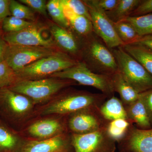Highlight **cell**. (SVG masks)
<instances>
[{
  "mask_svg": "<svg viewBox=\"0 0 152 152\" xmlns=\"http://www.w3.org/2000/svg\"><path fill=\"white\" fill-rule=\"evenodd\" d=\"M67 123L55 119H45L36 122L28 128L29 134L37 140L51 138L67 134Z\"/></svg>",
  "mask_w": 152,
  "mask_h": 152,
  "instance_id": "obj_15",
  "label": "cell"
},
{
  "mask_svg": "<svg viewBox=\"0 0 152 152\" xmlns=\"http://www.w3.org/2000/svg\"><path fill=\"white\" fill-rule=\"evenodd\" d=\"M75 152H115L116 143L108 134L106 128L83 134H71Z\"/></svg>",
  "mask_w": 152,
  "mask_h": 152,
  "instance_id": "obj_8",
  "label": "cell"
},
{
  "mask_svg": "<svg viewBox=\"0 0 152 152\" xmlns=\"http://www.w3.org/2000/svg\"><path fill=\"white\" fill-rule=\"evenodd\" d=\"M20 3L24 4L32 10L38 12L39 13L47 16V3L44 0H20Z\"/></svg>",
  "mask_w": 152,
  "mask_h": 152,
  "instance_id": "obj_32",
  "label": "cell"
},
{
  "mask_svg": "<svg viewBox=\"0 0 152 152\" xmlns=\"http://www.w3.org/2000/svg\"><path fill=\"white\" fill-rule=\"evenodd\" d=\"M124 20L132 25L140 37L152 34V14L140 16H129Z\"/></svg>",
  "mask_w": 152,
  "mask_h": 152,
  "instance_id": "obj_26",
  "label": "cell"
},
{
  "mask_svg": "<svg viewBox=\"0 0 152 152\" xmlns=\"http://www.w3.org/2000/svg\"><path fill=\"white\" fill-rule=\"evenodd\" d=\"M123 48L138 61L152 76V50L140 44L134 43L125 45Z\"/></svg>",
  "mask_w": 152,
  "mask_h": 152,
  "instance_id": "obj_21",
  "label": "cell"
},
{
  "mask_svg": "<svg viewBox=\"0 0 152 152\" xmlns=\"http://www.w3.org/2000/svg\"><path fill=\"white\" fill-rule=\"evenodd\" d=\"M47 11L58 25L64 28L69 27L70 25L66 19L64 7L60 0H50L47 4Z\"/></svg>",
  "mask_w": 152,
  "mask_h": 152,
  "instance_id": "obj_27",
  "label": "cell"
},
{
  "mask_svg": "<svg viewBox=\"0 0 152 152\" xmlns=\"http://www.w3.org/2000/svg\"><path fill=\"white\" fill-rule=\"evenodd\" d=\"M124 107L127 119L136 127L142 130L151 129L146 109L140 94L137 100Z\"/></svg>",
  "mask_w": 152,
  "mask_h": 152,
  "instance_id": "obj_17",
  "label": "cell"
},
{
  "mask_svg": "<svg viewBox=\"0 0 152 152\" xmlns=\"http://www.w3.org/2000/svg\"><path fill=\"white\" fill-rule=\"evenodd\" d=\"M141 1L142 0H119L113 10L106 12L112 21L117 23L129 17Z\"/></svg>",
  "mask_w": 152,
  "mask_h": 152,
  "instance_id": "obj_22",
  "label": "cell"
},
{
  "mask_svg": "<svg viewBox=\"0 0 152 152\" xmlns=\"http://www.w3.org/2000/svg\"><path fill=\"white\" fill-rule=\"evenodd\" d=\"M8 44L6 42L3 37V34L0 29V62L4 60L6 50Z\"/></svg>",
  "mask_w": 152,
  "mask_h": 152,
  "instance_id": "obj_38",
  "label": "cell"
},
{
  "mask_svg": "<svg viewBox=\"0 0 152 152\" xmlns=\"http://www.w3.org/2000/svg\"><path fill=\"white\" fill-rule=\"evenodd\" d=\"M118 71L128 83L141 94L152 89V76L122 46L112 49Z\"/></svg>",
  "mask_w": 152,
  "mask_h": 152,
  "instance_id": "obj_4",
  "label": "cell"
},
{
  "mask_svg": "<svg viewBox=\"0 0 152 152\" xmlns=\"http://www.w3.org/2000/svg\"><path fill=\"white\" fill-rule=\"evenodd\" d=\"M75 81L57 78L19 80L9 88L30 98L34 104L47 102L61 90L75 85Z\"/></svg>",
  "mask_w": 152,
  "mask_h": 152,
  "instance_id": "obj_3",
  "label": "cell"
},
{
  "mask_svg": "<svg viewBox=\"0 0 152 152\" xmlns=\"http://www.w3.org/2000/svg\"><path fill=\"white\" fill-rule=\"evenodd\" d=\"M50 77L72 80L79 84L92 87L108 98L113 96L115 93L111 76L95 73L81 61H78L73 66L53 74Z\"/></svg>",
  "mask_w": 152,
  "mask_h": 152,
  "instance_id": "obj_6",
  "label": "cell"
},
{
  "mask_svg": "<svg viewBox=\"0 0 152 152\" xmlns=\"http://www.w3.org/2000/svg\"><path fill=\"white\" fill-rule=\"evenodd\" d=\"M89 13L94 32L99 37L109 49L123 46L124 44L117 35L114 23L106 12L99 6L97 0H85Z\"/></svg>",
  "mask_w": 152,
  "mask_h": 152,
  "instance_id": "obj_7",
  "label": "cell"
},
{
  "mask_svg": "<svg viewBox=\"0 0 152 152\" xmlns=\"http://www.w3.org/2000/svg\"><path fill=\"white\" fill-rule=\"evenodd\" d=\"M10 11L12 16L18 18L32 21L35 20V16L32 9L15 0H10Z\"/></svg>",
  "mask_w": 152,
  "mask_h": 152,
  "instance_id": "obj_30",
  "label": "cell"
},
{
  "mask_svg": "<svg viewBox=\"0 0 152 152\" xmlns=\"http://www.w3.org/2000/svg\"><path fill=\"white\" fill-rule=\"evenodd\" d=\"M18 80L15 71L5 60L0 62V89L12 86Z\"/></svg>",
  "mask_w": 152,
  "mask_h": 152,
  "instance_id": "obj_29",
  "label": "cell"
},
{
  "mask_svg": "<svg viewBox=\"0 0 152 152\" xmlns=\"http://www.w3.org/2000/svg\"><path fill=\"white\" fill-rule=\"evenodd\" d=\"M63 7L70 26L78 35L85 38L94 32L92 24L90 19L84 16L77 15L64 6Z\"/></svg>",
  "mask_w": 152,
  "mask_h": 152,
  "instance_id": "obj_20",
  "label": "cell"
},
{
  "mask_svg": "<svg viewBox=\"0 0 152 152\" xmlns=\"http://www.w3.org/2000/svg\"><path fill=\"white\" fill-rule=\"evenodd\" d=\"M118 144L120 152H152V128L140 129L133 125Z\"/></svg>",
  "mask_w": 152,
  "mask_h": 152,
  "instance_id": "obj_13",
  "label": "cell"
},
{
  "mask_svg": "<svg viewBox=\"0 0 152 152\" xmlns=\"http://www.w3.org/2000/svg\"><path fill=\"white\" fill-rule=\"evenodd\" d=\"M149 14H152V0H142L130 16H140Z\"/></svg>",
  "mask_w": 152,
  "mask_h": 152,
  "instance_id": "obj_33",
  "label": "cell"
},
{
  "mask_svg": "<svg viewBox=\"0 0 152 152\" xmlns=\"http://www.w3.org/2000/svg\"><path fill=\"white\" fill-rule=\"evenodd\" d=\"M107 97L102 94L81 91H71L60 96L42 109L41 114H58L67 115L81 110L91 107H100Z\"/></svg>",
  "mask_w": 152,
  "mask_h": 152,
  "instance_id": "obj_2",
  "label": "cell"
},
{
  "mask_svg": "<svg viewBox=\"0 0 152 152\" xmlns=\"http://www.w3.org/2000/svg\"><path fill=\"white\" fill-rule=\"evenodd\" d=\"M152 50V34L140 37L135 42Z\"/></svg>",
  "mask_w": 152,
  "mask_h": 152,
  "instance_id": "obj_37",
  "label": "cell"
},
{
  "mask_svg": "<svg viewBox=\"0 0 152 152\" xmlns=\"http://www.w3.org/2000/svg\"><path fill=\"white\" fill-rule=\"evenodd\" d=\"M71 147L70 135L65 134L46 140L28 142L21 152H69Z\"/></svg>",
  "mask_w": 152,
  "mask_h": 152,
  "instance_id": "obj_14",
  "label": "cell"
},
{
  "mask_svg": "<svg viewBox=\"0 0 152 152\" xmlns=\"http://www.w3.org/2000/svg\"><path fill=\"white\" fill-rule=\"evenodd\" d=\"M67 129L71 134H83L106 128L108 121L101 115L99 107H91L68 115Z\"/></svg>",
  "mask_w": 152,
  "mask_h": 152,
  "instance_id": "obj_9",
  "label": "cell"
},
{
  "mask_svg": "<svg viewBox=\"0 0 152 152\" xmlns=\"http://www.w3.org/2000/svg\"><path fill=\"white\" fill-rule=\"evenodd\" d=\"M114 23L117 35L124 45L134 43L140 37L132 25L126 20Z\"/></svg>",
  "mask_w": 152,
  "mask_h": 152,
  "instance_id": "obj_25",
  "label": "cell"
},
{
  "mask_svg": "<svg viewBox=\"0 0 152 152\" xmlns=\"http://www.w3.org/2000/svg\"><path fill=\"white\" fill-rule=\"evenodd\" d=\"M34 104L30 98L9 88L0 89V109L11 118L26 116L33 110Z\"/></svg>",
  "mask_w": 152,
  "mask_h": 152,
  "instance_id": "obj_11",
  "label": "cell"
},
{
  "mask_svg": "<svg viewBox=\"0 0 152 152\" xmlns=\"http://www.w3.org/2000/svg\"><path fill=\"white\" fill-rule=\"evenodd\" d=\"M20 142L17 134L0 124V152H15Z\"/></svg>",
  "mask_w": 152,
  "mask_h": 152,
  "instance_id": "obj_24",
  "label": "cell"
},
{
  "mask_svg": "<svg viewBox=\"0 0 152 152\" xmlns=\"http://www.w3.org/2000/svg\"><path fill=\"white\" fill-rule=\"evenodd\" d=\"M78 61L65 53L55 52L42 58L16 72L19 80H36L45 78L53 74L70 68Z\"/></svg>",
  "mask_w": 152,
  "mask_h": 152,
  "instance_id": "obj_5",
  "label": "cell"
},
{
  "mask_svg": "<svg viewBox=\"0 0 152 152\" xmlns=\"http://www.w3.org/2000/svg\"><path fill=\"white\" fill-rule=\"evenodd\" d=\"M85 39L82 55L87 67L95 73L111 76L118 72V65L111 50L94 33Z\"/></svg>",
  "mask_w": 152,
  "mask_h": 152,
  "instance_id": "obj_1",
  "label": "cell"
},
{
  "mask_svg": "<svg viewBox=\"0 0 152 152\" xmlns=\"http://www.w3.org/2000/svg\"><path fill=\"white\" fill-rule=\"evenodd\" d=\"M55 53L52 48L48 47L8 45L4 60L16 72L36 61L51 56Z\"/></svg>",
  "mask_w": 152,
  "mask_h": 152,
  "instance_id": "obj_10",
  "label": "cell"
},
{
  "mask_svg": "<svg viewBox=\"0 0 152 152\" xmlns=\"http://www.w3.org/2000/svg\"><path fill=\"white\" fill-rule=\"evenodd\" d=\"M10 0H0V29L5 19L12 16L10 11Z\"/></svg>",
  "mask_w": 152,
  "mask_h": 152,
  "instance_id": "obj_35",
  "label": "cell"
},
{
  "mask_svg": "<svg viewBox=\"0 0 152 152\" xmlns=\"http://www.w3.org/2000/svg\"><path fill=\"white\" fill-rule=\"evenodd\" d=\"M50 30L55 42L63 50L71 55L79 53L80 49L78 41L71 31L55 24L50 25Z\"/></svg>",
  "mask_w": 152,
  "mask_h": 152,
  "instance_id": "obj_16",
  "label": "cell"
},
{
  "mask_svg": "<svg viewBox=\"0 0 152 152\" xmlns=\"http://www.w3.org/2000/svg\"><path fill=\"white\" fill-rule=\"evenodd\" d=\"M42 29L35 24L15 33H5L4 39L9 45L40 46L52 48L55 45V41L52 37L45 38L42 35Z\"/></svg>",
  "mask_w": 152,
  "mask_h": 152,
  "instance_id": "obj_12",
  "label": "cell"
},
{
  "mask_svg": "<svg viewBox=\"0 0 152 152\" xmlns=\"http://www.w3.org/2000/svg\"><path fill=\"white\" fill-rule=\"evenodd\" d=\"M140 96L146 109L152 128V89L141 93Z\"/></svg>",
  "mask_w": 152,
  "mask_h": 152,
  "instance_id": "obj_34",
  "label": "cell"
},
{
  "mask_svg": "<svg viewBox=\"0 0 152 152\" xmlns=\"http://www.w3.org/2000/svg\"><path fill=\"white\" fill-rule=\"evenodd\" d=\"M111 77L114 92L119 94L120 99L124 105L132 103L140 97V94L125 80L118 71L111 76Z\"/></svg>",
  "mask_w": 152,
  "mask_h": 152,
  "instance_id": "obj_18",
  "label": "cell"
},
{
  "mask_svg": "<svg viewBox=\"0 0 152 152\" xmlns=\"http://www.w3.org/2000/svg\"><path fill=\"white\" fill-rule=\"evenodd\" d=\"M99 6L105 12L112 11L116 7L119 0H97Z\"/></svg>",
  "mask_w": 152,
  "mask_h": 152,
  "instance_id": "obj_36",
  "label": "cell"
},
{
  "mask_svg": "<svg viewBox=\"0 0 152 152\" xmlns=\"http://www.w3.org/2000/svg\"><path fill=\"white\" fill-rule=\"evenodd\" d=\"M34 24L35 23L10 16L6 18L3 22L1 30L5 33L17 32L30 27Z\"/></svg>",
  "mask_w": 152,
  "mask_h": 152,
  "instance_id": "obj_28",
  "label": "cell"
},
{
  "mask_svg": "<svg viewBox=\"0 0 152 152\" xmlns=\"http://www.w3.org/2000/svg\"><path fill=\"white\" fill-rule=\"evenodd\" d=\"M133 125L126 119H118L109 121L106 126V130L109 136L118 143L126 135Z\"/></svg>",
  "mask_w": 152,
  "mask_h": 152,
  "instance_id": "obj_23",
  "label": "cell"
},
{
  "mask_svg": "<svg viewBox=\"0 0 152 152\" xmlns=\"http://www.w3.org/2000/svg\"><path fill=\"white\" fill-rule=\"evenodd\" d=\"M64 7L68 8L75 13L84 16L91 20L89 13L83 1L79 0H60Z\"/></svg>",
  "mask_w": 152,
  "mask_h": 152,
  "instance_id": "obj_31",
  "label": "cell"
},
{
  "mask_svg": "<svg viewBox=\"0 0 152 152\" xmlns=\"http://www.w3.org/2000/svg\"><path fill=\"white\" fill-rule=\"evenodd\" d=\"M100 112L107 121L118 119H126L124 105L120 99L113 96L108 98L99 107Z\"/></svg>",
  "mask_w": 152,
  "mask_h": 152,
  "instance_id": "obj_19",
  "label": "cell"
}]
</instances>
